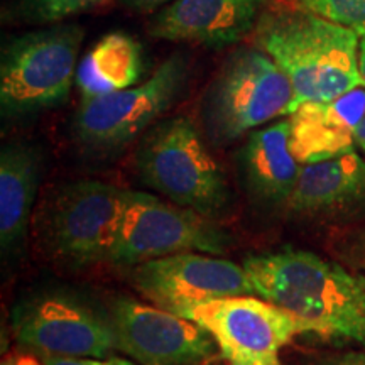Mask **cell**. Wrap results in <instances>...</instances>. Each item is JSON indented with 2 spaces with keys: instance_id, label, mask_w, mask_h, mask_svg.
<instances>
[{
  "instance_id": "6da1fadb",
  "label": "cell",
  "mask_w": 365,
  "mask_h": 365,
  "mask_svg": "<svg viewBox=\"0 0 365 365\" xmlns=\"http://www.w3.org/2000/svg\"><path fill=\"white\" fill-rule=\"evenodd\" d=\"M255 294L303 319L308 333L365 349V274L284 247L242 262Z\"/></svg>"
},
{
  "instance_id": "7a4b0ae2",
  "label": "cell",
  "mask_w": 365,
  "mask_h": 365,
  "mask_svg": "<svg viewBox=\"0 0 365 365\" xmlns=\"http://www.w3.org/2000/svg\"><path fill=\"white\" fill-rule=\"evenodd\" d=\"M255 43L293 85V112L307 102H331L364 86L360 36L349 27L299 9L274 12L259 19Z\"/></svg>"
},
{
  "instance_id": "3957f363",
  "label": "cell",
  "mask_w": 365,
  "mask_h": 365,
  "mask_svg": "<svg viewBox=\"0 0 365 365\" xmlns=\"http://www.w3.org/2000/svg\"><path fill=\"white\" fill-rule=\"evenodd\" d=\"M140 181L180 207L212 218L228 212L232 193L225 175L190 118L150 127L135 153Z\"/></svg>"
},
{
  "instance_id": "277c9868",
  "label": "cell",
  "mask_w": 365,
  "mask_h": 365,
  "mask_svg": "<svg viewBox=\"0 0 365 365\" xmlns=\"http://www.w3.org/2000/svg\"><path fill=\"white\" fill-rule=\"evenodd\" d=\"M125 191L97 180L71 181L54 190L36 217L46 257L70 269L107 262L124 215Z\"/></svg>"
},
{
  "instance_id": "5b68a950",
  "label": "cell",
  "mask_w": 365,
  "mask_h": 365,
  "mask_svg": "<svg viewBox=\"0 0 365 365\" xmlns=\"http://www.w3.org/2000/svg\"><path fill=\"white\" fill-rule=\"evenodd\" d=\"M294 90L286 73L262 49L242 48L227 58L203 97L207 135L217 145L293 112Z\"/></svg>"
},
{
  "instance_id": "8992f818",
  "label": "cell",
  "mask_w": 365,
  "mask_h": 365,
  "mask_svg": "<svg viewBox=\"0 0 365 365\" xmlns=\"http://www.w3.org/2000/svg\"><path fill=\"white\" fill-rule=\"evenodd\" d=\"M83 31L78 26H54L11 41L0 63L2 113L21 117L66 102Z\"/></svg>"
},
{
  "instance_id": "52a82bcc",
  "label": "cell",
  "mask_w": 365,
  "mask_h": 365,
  "mask_svg": "<svg viewBox=\"0 0 365 365\" xmlns=\"http://www.w3.org/2000/svg\"><path fill=\"white\" fill-rule=\"evenodd\" d=\"M188 76V58L176 53L144 83L97 97H83L73 120L76 143L97 156L117 154L176 102Z\"/></svg>"
},
{
  "instance_id": "ba28073f",
  "label": "cell",
  "mask_w": 365,
  "mask_h": 365,
  "mask_svg": "<svg viewBox=\"0 0 365 365\" xmlns=\"http://www.w3.org/2000/svg\"><path fill=\"white\" fill-rule=\"evenodd\" d=\"M230 244V235L212 218L154 195L127 190L122 223L107 262L132 267L180 252L223 255Z\"/></svg>"
},
{
  "instance_id": "9c48e42d",
  "label": "cell",
  "mask_w": 365,
  "mask_h": 365,
  "mask_svg": "<svg viewBox=\"0 0 365 365\" xmlns=\"http://www.w3.org/2000/svg\"><path fill=\"white\" fill-rule=\"evenodd\" d=\"M14 339L41 359H103L117 352L107 313L65 293L22 299L11 312Z\"/></svg>"
},
{
  "instance_id": "30bf717a",
  "label": "cell",
  "mask_w": 365,
  "mask_h": 365,
  "mask_svg": "<svg viewBox=\"0 0 365 365\" xmlns=\"http://www.w3.org/2000/svg\"><path fill=\"white\" fill-rule=\"evenodd\" d=\"M186 318L212 333L227 365H282V349L308 333L303 319L257 294L210 301Z\"/></svg>"
},
{
  "instance_id": "8fae6325",
  "label": "cell",
  "mask_w": 365,
  "mask_h": 365,
  "mask_svg": "<svg viewBox=\"0 0 365 365\" xmlns=\"http://www.w3.org/2000/svg\"><path fill=\"white\" fill-rule=\"evenodd\" d=\"M117 352L140 365H210L220 357L215 339L193 319L127 296L108 303Z\"/></svg>"
},
{
  "instance_id": "7c38bea8",
  "label": "cell",
  "mask_w": 365,
  "mask_h": 365,
  "mask_svg": "<svg viewBox=\"0 0 365 365\" xmlns=\"http://www.w3.org/2000/svg\"><path fill=\"white\" fill-rule=\"evenodd\" d=\"M130 282L150 304L182 318L210 301L255 294L244 266L203 252H180L137 264L130 269Z\"/></svg>"
},
{
  "instance_id": "4fadbf2b",
  "label": "cell",
  "mask_w": 365,
  "mask_h": 365,
  "mask_svg": "<svg viewBox=\"0 0 365 365\" xmlns=\"http://www.w3.org/2000/svg\"><path fill=\"white\" fill-rule=\"evenodd\" d=\"M264 0H173L149 22L150 36L220 49L259 22Z\"/></svg>"
},
{
  "instance_id": "5bb4252c",
  "label": "cell",
  "mask_w": 365,
  "mask_h": 365,
  "mask_svg": "<svg viewBox=\"0 0 365 365\" xmlns=\"http://www.w3.org/2000/svg\"><path fill=\"white\" fill-rule=\"evenodd\" d=\"M365 117V86L331 102H307L291 113L289 144L301 166L355 149V129Z\"/></svg>"
},
{
  "instance_id": "9a60e30c",
  "label": "cell",
  "mask_w": 365,
  "mask_h": 365,
  "mask_svg": "<svg viewBox=\"0 0 365 365\" xmlns=\"http://www.w3.org/2000/svg\"><path fill=\"white\" fill-rule=\"evenodd\" d=\"M289 118L252 130L237 153V170L249 198L262 208L286 207L301 164L289 144Z\"/></svg>"
},
{
  "instance_id": "2e32d148",
  "label": "cell",
  "mask_w": 365,
  "mask_h": 365,
  "mask_svg": "<svg viewBox=\"0 0 365 365\" xmlns=\"http://www.w3.org/2000/svg\"><path fill=\"white\" fill-rule=\"evenodd\" d=\"M365 203V159L350 150L301 166L287 202L289 213L307 218L335 217Z\"/></svg>"
},
{
  "instance_id": "e0dca14e",
  "label": "cell",
  "mask_w": 365,
  "mask_h": 365,
  "mask_svg": "<svg viewBox=\"0 0 365 365\" xmlns=\"http://www.w3.org/2000/svg\"><path fill=\"white\" fill-rule=\"evenodd\" d=\"M41 180V156L24 144L0 153V250L4 261L24 254Z\"/></svg>"
},
{
  "instance_id": "ac0fdd59",
  "label": "cell",
  "mask_w": 365,
  "mask_h": 365,
  "mask_svg": "<svg viewBox=\"0 0 365 365\" xmlns=\"http://www.w3.org/2000/svg\"><path fill=\"white\" fill-rule=\"evenodd\" d=\"M143 73L140 44L124 33H112L86 53L76 71V85L83 97H97L135 86Z\"/></svg>"
},
{
  "instance_id": "d6986e66",
  "label": "cell",
  "mask_w": 365,
  "mask_h": 365,
  "mask_svg": "<svg viewBox=\"0 0 365 365\" xmlns=\"http://www.w3.org/2000/svg\"><path fill=\"white\" fill-rule=\"evenodd\" d=\"M299 11L314 14L365 36V0H289Z\"/></svg>"
},
{
  "instance_id": "ffe728a7",
  "label": "cell",
  "mask_w": 365,
  "mask_h": 365,
  "mask_svg": "<svg viewBox=\"0 0 365 365\" xmlns=\"http://www.w3.org/2000/svg\"><path fill=\"white\" fill-rule=\"evenodd\" d=\"M102 2L105 0H24V9L31 19L54 22L98 6Z\"/></svg>"
},
{
  "instance_id": "44dd1931",
  "label": "cell",
  "mask_w": 365,
  "mask_h": 365,
  "mask_svg": "<svg viewBox=\"0 0 365 365\" xmlns=\"http://www.w3.org/2000/svg\"><path fill=\"white\" fill-rule=\"evenodd\" d=\"M341 252H344L346 262L352 264L354 267L365 269V227L349 235L344 247H341Z\"/></svg>"
},
{
  "instance_id": "7402d4cb",
  "label": "cell",
  "mask_w": 365,
  "mask_h": 365,
  "mask_svg": "<svg viewBox=\"0 0 365 365\" xmlns=\"http://www.w3.org/2000/svg\"><path fill=\"white\" fill-rule=\"evenodd\" d=\"M44 365H140L132 359L117 357V355H108L103 359H59V357H46L41 359Z\"/></svg>"
},
{
  "instance_id": "603a6c76",
  "label": "cell",
  "mask_w": 365,
  "mask_h": 365,
  "mask_svg": "<svg viewBox=\"0 0 365 365\" xmlns=\"http://www.w3.org/2000/svg\"><path fill=\"white\" fill-rule=\"evenodd\" d=\"M317 365H365V354L360 352H346L336 357H330L322 360Z\"/></svg>"
},
{
  "instance_id": "cb8c5ba5",
  "label": "cell",
  "mask_w": 365,
  "mask_h": 365,
  "mask_svg": "<svg viewBox=\"0 0 365 365\" xmlns=\"http://www.w3.org/2000/svg\"><path fill=\"white\" fill-rule=\"evenodd\" d=\"M173 0H122V4L137 12H150L154 9L168 6Z\"/></svg>"
},
{
  "instance_id": "d4e9b609",
  "label": "cell",
  "mask_w": 365,
  "mask_h": 365,
  "mask_svg": "<svg viewBox=\"0 0 365 365\" xmlns=\"http://www.w3.org/2000/svg\"><path fill=\"white\" fill-rule=\"evenodd\" d=\"M0 365H44V364L43 360L39 362L34 355L17 354V355H11V357H6Z\"/></svg>"
},
{
  "instance_id": "484cf974",
  "label": "cell",
  "mask_w": 365,
  "mask_h": 365,
  "mask_svg": "<svg viewBox=\"0 0 365 365\" xmlns=\"http://www.w3.org/2000/svg\"><path fill=\"white\" fill-rule=\"evenodd\" d=\"M355 144H357L360 150L365 154V117L360 120L357 129H355Z\"/></svg>"
},
{
  "instance_id": "4316f807",
  "label": "cell",
  "mask_w": 365,
  "mask_h": 365,
  "mask_svg": "<svg viewBox=\"0 0 365 365\" xmlns=\"http://www.w3.org/2000/svg\"><path fill=\"white\" fill-rule=\"evenodd\" d=\"M359 58H360V75H362V81H364V86H365V36H364V38H360Z\"/></svg>"
}]
</instances>
